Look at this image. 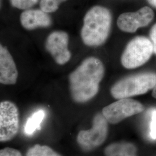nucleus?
<instances>
[{"instance_id": "obj_1", "label": "nucleus", "mask_w": 156, "mask_h": 156, "mask_svg": "<svg viewBox=\"0 0 156 156\" xmlns=\"http://www.w3.org/2000/svg\"><path fill=\"white\" fill-rule=\"evenodd\" d=\"M104 74L105 68L100 59L90 57L84 60L69 76L73 100L84 103L94 98L98 93Z\"/></svg>"}, {"instance_id": "obj_2", "label": "nucleus", "mask_w": 156, "mask_h": 156, "mask_svg": "<svg viewBox=\"0 0 156 156\" xmlns=\"http://www.w3.org/2000/svg\"><path fill=\"white\" fill-rule=\"evenodd\" d=\"M112 17L110 11L102 6H95L85 15L80 36L84 44L97 47L108 39L111 29Z\"/></svg>"}, {"instance_id": "obj_3", "label": "nucleus", "mask_w": 156, "mask_h": 156, "mask_svg": "<svg viewBox=\"0 0 156 156\" xmlns=\"http://www.w3.org/2000/svg\"><path fill=\"white\" fill-rule=\"evenodd\" d=\"M156 85V73H139L118 80L112 86L111 94L117 100L131 98L146 94Z\"/></svg>"}, {"instance_id": "obj_4", "label": "nucleus", "mask_w": 156, "mask_h": 156, "mask_svg": "<svg viewBox=\"0 0 156 156\" xmlns=\"http://www.w3.org/2000/svg\"><path fill=\"white\" fill-rule=\"evenodd\" d=\"M153 53L151 39L138 36L131 39L126 46L122 55L121 62L125 68H136L148 62Z\"/></svg>"}, {"instance_id": "obj_5", "label": "nucleus", "mask_w": 156, "mask_h": 156, "mask_svg": "<svg viewBox=\"0 0 156 156\" xmlns=\"http://www.w3.org/2000/svg\"><path fill=\"white\" fill-rule=\"evenodd\" d=\"M108 123L102 113L95 115L91 128L82 130L78 134L76 140L80 148L89 151L102 145L108 135Z\"/></svg>"}, {"instance_id": "obj_6", "label": "nucleus", "mask_w": 156, "mask_h": 156, "mask_svg": "<svg viewBox=\"0 0 156 156\" xmlns=\"http://www.w3.org/2000/svg\"><path fill=\"white\" fill-rule=\"evenodd\" d=\"M145 110L144 105L130 98H122L102 109V113L108 122L116 124L123 120L138 115Z\"/></svg>"}, {"instance_id": "obj_7", "label": "nucleus", "mask_w": 156, "mask_h": 156, "mask_svg": "<svg viewBox=\"0 0 156 156\" xmlns=\"http://www.w3.org/2000/svg\"><path fill=\"white\" fill-rule=\"evenodd\" d=\"M19 128V113L16 105L9 101L0 104V141L12 140Z\"/></svg>"}, {"instance_id": "obj_8", "label": "nucleus", "mask_w": 156, "mask_h": 156, "mask_svg": "<svg viewBox=\"0 0 156 156\" xmlns=\"http://www.w3.org/2000/svg\"><path fill=\"white\" fill-rule=\"evenodd\" d=\"M154 17V12L151 8L144 6L137 11L121 14L117 19V26L123 32L134 33L138 28L148 26Z\"/></svg>"}, {"instance_id": "obj_9", "label": "nucleus", "mask_w": 156, "mask_h": 156, "mask_svg": "<svg viewBox=\"0 0 156 156\" xmlns=\"http://www.w3.org/2000/svg\"><path fill=\"white\" fill-rule=\"evenodd\" d=\"M68 34L62 31L50 33L45 42L46 50L58 65H64L69 61L71 53L68 49Z\"/></svg>"}, {"instance_id": "obj_10", "label": "nucleus", "mask_w": 156, "mask_h": 156, "mask_svg": "<svg viewBox=\"0 0 156 156\" xmlns=\"http://www.w3.org/2000/svg\"><path fill=\"white\" fill-rule=\"evenodd\" d=\"M18 77L16 66L8 49L0 46V82L6 85L15 84Z\"/></svg>"}, {"instance_id": "obj_11", "label": "nucleus", "mask_w": 156, "mask_h": 156, "mask_svg": "<svg viewBox=\"0 0 156 156\" xmlns=\"http://www.w3.org/2000/svg\"><path fill=\"white\" fill-rule=\"evenodd\" d=\"M20 23L23 27L28 30L38 28H47L52 24L48 13L41 9H27L20 15Z\"/></svg>"}, {"instance_id": "obj_12", "label": "nucleus", "mask_w": 156, "mask_h": 156, "mask_svg": "<svg viewBox=\"0 0 156 156\" xmlns=\"http://www.w3.org/2000/svg\"><path fill=\"white\" fill-rule=\"evenodd\" d=\"M137 147L128 142L112 143L107 146L104 154L105 156H138Z\"/></svg>"}, {"instance_id": "obj_13", "label": "nucleus", "mask_w": 156, "mask_h": 156, "mask_svg": "<svg viewBox=\"0 0 156 156\" xmlns=\"http://www.w3.org/2000/svg\"><path fill=\"white\" fill-rule=\"evenodd\" d=\"M45 116V112L40 109L34 112L28 118L26 123L24 131V133L28 136H31L41 128V124Z\"/></svg>"}, {"instance_id": "obj_14", "label": "nucleus", "mask_w": 156, "mask_h": 156, "mask_svg": "<svg viewBox=\"0 0 156 156\" xmlns=\"http://www.w3.org/2000/svg\"><path fill=\"white\" fill-rule=\"evenodd\" d=\"M26 156H61L49 146L38 144L28 149Z\"/></svg>"}, {"instance_id": "obj_15", "label": "nucleus", "mask_w": 156, "mask_h": 156, "mask_svg": "<svg viewBox=\"0 0 156 156\" xmlns=\"http://www.w3.org/2000/svg\"><path fill=\"white\" fill-rule=\"evenodd\" d=\"M66 1L67 0H41L40 7L42 11L46 13L55 12L62 2Z\"/></svg>"}, {"instance_id": "obj_16", "label": "nucleus", "mask_w": 156, "mask_h": 156, "mask_svg": "<svg viewBox=\"0 0 156 156\" xmlns=\"http://www.w3.org/2000/svg\"><path fill=\"white\" fill-rule=\"evenodd\" d=\"M12 5L20 9L27 10L37 4L38 0H10Z\"/></svg>"}, {"instance_id": "obj_17", "label": "nucleus", "mask_w": 156, "mask_h": 156, "mask_svg": "<svg viewBox=\"0 0 156 156\" xmlns=\"http://www.w3.org/2000/svg\"><path fill=\"white\" fill-rule=\"evenodd\" d=\"M150 135L153 140H156V109H154L151 113Z\"/></svg>"}, {"instance_id": "obj_18", "label": "nucleus", "mask_w": 156, "mask_h": 156, "mask_svg": "<svg viewBox=\"0 0 156 156\" xmlns=\"http://www.w3.org/2000/svg\"><path fill=\"white\" fill-rule=\"evenodd\" d=\"M0 156H22V154L16 149L5 147L0 151Z\"/></svg>"}, {"instance_id": "obj_19", "label": "nucleus", "mask_w": 156, "mask_h": 156, "mask_svg": "<svg viewBox=\"0 0 156 156\" xmlns=\"http://www.w3.org/2000/svg\"><path fill=\"white\" fill-rule=\"evenodd\" d=\"M150 39L153 46L154 53L156 55V24L151 27L150 31Z\"/></svg>"}, {"instance_id": "obj_20", "label": "nucleus", "mask_w": 156, "mask_h": 156, "mask_svg": "<svg viewBox=\"0 0 156 156\" xmlns=\"http://www.w3.org/2000/svg\"><path fill=\"white\" fill-rule=\"evenodd\" d=\"M147 1L151 5L156 8V0H147Z\"/></svg>"}, {"instance_id": "obj_21", "label": "nucleus", "mask_w": 156, "mask_h": 156, "mask_svg": "<svg viewBox=\"0 0 156 156\" xmlns=\"http://www.w3.org/2000/svg\"><path fill=\"white\" fill-rule=\"evenodd\" d=\"M152 96L156 99V85L155 87L153 88V91H152Z\"/></svg>"}]
</instances>
